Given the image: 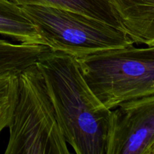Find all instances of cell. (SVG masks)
<instances>
[{
	"mask_svg": "<svg viewBox=\"0 0 154 154\" xmlns=\"http://www.w3.org/2000/svg\"><path fill=\"white\" fill-rule=\"evenodd\" d=\"M51 51L75 58L134 45L124 30L69 9L20 5Z\"/></svg>",
	"mask_w": 154,
	"mask_h": 154,
	"instance_id": "277c9868",
	"label": "cell"
},
{
	"mask_svg": "<svg viewBox=\"0 0 154 154\" xmlns=\"http://www.w3.org/2000/svg\"><path fill=\"white\" fill-rule=\"evenodd\" d=\"M122 29L133 43L154 45V0H109Z\"/></svg>",
	"mask_w": 154,
	"mask_h": 154,
	"instance_id": "8992f818",
	"label": "cell"
},
{
	"mask_svg": "<svg viewBox=\"0 0 154 154\" xmlns=\"http://www.w3.org/2000/svg\"><path fill=\"white\" fill-rule=\"evenodd\" d=\"M51 48L43 45H15L0 39V75H19L38 60Z\"/></svg>",
	"mask_w": 154,
	"mask_h": 154,
	"instance_id": "ba28073f",
	"label": "cell"
},
{
	"mask_svg": "<svg viewBox=\"0 0 154 154\" xmlns=\"http://www.w3.org/2000/svg\"><path fill=\"white\" fill-rule=\"evenodd\" d=\"M18 5H37L75 11L121 29L109 0H10Z\"/></svg>",
	"mask_w": 154,
	"mask_h": 154,
	"instance_id": "9c48e42d",
	"label": "cell"
},
{
	"mask_svg": "<svg viewBox=\"0 0 154 154\" xmlns=\"http://www.w3.org/2000/svg\"><path fill=\"white\" fill-rule=\"evenodd\" d=\"M17 94L18 75H0V133L10 123Z\"/></svg>",
	"mask_w": 154,
	"mask_h": 154,
	"instance_id": "30bf717a",
	"label": "cell"
},
{
	"mask_svg": "<svg viewBox=\"0 0 154 154\" xmlns=\"http://www.w3.org/2000/svg\"><path fill=\"white\" fill-rule=\"evenodd\" d=\"M76 60L86 82L108 109L154 93V45H132Z\"/></svg>",
	"mask_w": 154,
	"mask_h": 154,
	"instance_id": "3957f363",
	"label": "cell"
},
{
	"mask_svg": "<svg viewBox=\"0 0 154 154\" xmlns=\"http://www.w3.org/2000/svg\"><path fill=\"white\" fill-rule=\"evenodd\" d=\"M111 111L106 154H154V93Z\"/></svg>",
	"mask_w": 154,
	"mask_h": 154,
	"instance_id": "5b68a950",
	"label": "cell"
},
{
	"mask_svg": "<svg viewBox=\"0 0 154 154\" xmlns=\"http://www.w3.org/2000/svg\"><path fill=\"white\" fill-rule=\"evenodd\" d=\"M5 154H69L54 105L36 64L18 75Z\"/></svg>",
	"mask_w": 154,
	"mask_h": 154,
	"instance_id": "7a4b0ae2",
	"label": "cell"
},
{
	"mask_svg": "<svg viewBox=\"0 0 154 154\" xmlns=\"http://www.w3.org/2000/svg\"><path fill=\"white\" fill-rule=\"evenodd\" d=\"M0 34L23 44L45 45L34 24L20 6L10 0H0Z\"/></svg>",
	"mask_w": 154,
	"mask_h": 154,
	"instance_id": "52a82bcc",
	"label": "cell"
},
{
	"mask_svg": "<svg viewBox=\"0 0 154 154\" xmlns=\"http://www.w3.org/2000/svg\"><path fill=\"white\" fill-rule=\"evenodd\" d=\"M35 64L68 144L77 154H106L111 110L93 93L76 58L51 50Z\"/></svg>",
	"mask_w": 154,
	"mask_h": 154,
	"instance_id": "6da1fadb",
	"label": "cell"
}]
</instances>
